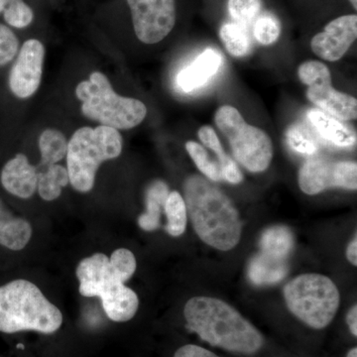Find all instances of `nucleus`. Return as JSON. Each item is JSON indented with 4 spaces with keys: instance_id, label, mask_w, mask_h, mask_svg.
<instances>
[{
    "instance_id": "31",
    "label": "nucleus",
    "mask_w": 357,
    "mask_h": 357,
    "mask_svg": "<svg viewBox=\"0 0 357 357\" xmlns=\"http://www.w3.org/2000/svg\"><path fill=\"white\" fill-rule=\"evenodd\" d=\"M109 262L115 273L124 282L128 281L132 277L137 266L135 256L126 248L116 249L110 256Z\"/></svg>"
},
{
    "instance_id": "2",
    "label": "nucleus",
    "mask_w": 357,
    "mask_h": 357,
    "mask_svg": "<svg viewBox=\"0 0 357 357\" xmlns=\"http://www.w3.org/2000/svg\"><path fill=\"white\" fill-rule=\"evenodd\" d=\"M184 316L188 328L213 347L253 354L264 344L259 331L222 300L192 298L185 304Z\"/></svg>"
},
{
    "instance_id": "21",
    "label": "nucleus",
    "mask_w": 357,
    "mask_h": 357,
    "mask_svg": "<svg viewBox=\"0 0 357 357\" xmlns=\"http://www.w3.org/2000/svg\"><path fill=\"white\" fill-rule=\"evenodd\" d=\"M198 134L199 140L203 142L204 146L208 147L213 153H215L220 160L218 164L222 170V178L234 185L243 182V175L241 169L238 168L234 160L230 158L229 155L225 154L222 143L218 139L217 133L213 128L208 126H203L199 128Z\"/></svg>"
},
{
    "instance_id": "24",
    "label": "nucleus",
    "mask_w": 357,
    "mask_h": 357,
    "mask_svg": "<svg viewBox=\"0 0 357 357\" xmlns=\"http://www.w3.org/2000/svg\"><path fill=\"white\" fill-rule=\"evenodd\" d=\"M164 213L167 217L165 229L171 236H182L187 227V206L185 199L180 192L174 191L169 192L167 198Z\"/></svg>"
},
{
    "instance_id": "33",
    "label": "nucleus",
    "mask_w": 357,
    "mask_h": 357,
    "mask_svg": "<svg viewBox=\"0 0 357 357\" xmlns=\"http://www.w3.org/2000/svg\"><path fill=\"white\" fill-rule=\"evenodd\" d=\"M174 357H220L199 345L187 344L178 349Z\"/></svg>"
},
{
    "instance_id": "7",
    "label": "nucleus",
    "mask_w": 357,
    "mask_h": 357,
    "mask_svg": "<svg viewBox=\"0 0 357 357\" xmlns=\"http://www.w3.org/2000/svg\"><path fill=\"white\" fill-rule=\"evenodd\" d=\"M284 298L289 311L316 330L332 323L340 301L337 285L321 274L296 277L284 288Z\"/></svg>"
},
{
    "instance_id": "3",
    "label": "nucleus",
    "mask_w": 357,
    "mask_h": 357,
    "mask_svg": "<svg viewBox=\"0 0 357 357\" xmlns=\"http://www.w3.org/2000/svg\"><path fill=\"white\" fill-rule=\"evenodd\" d=\"M62 324V312L31 282L18 279L0 287V332L35 331L48 335Z\"/></svg>"
},
{
    "instance_id": "5",
    "label": "nucleus",
    "mask_w": 357,
    "mask_h": 357,
    "mask_svg": "<svg viewBox=\"0 0 357 357\" xmlns=\"http://www.w3.org/2000/svg\"><path fill=\"white\" fill-rule=\"evenodd\" d=\"M79 294L84 297H100L103 310L112 321L124 323L135 316L139 307L137 295L112 267L102 253L84 258L76 270Z\"/></svg>"
},
{
    "instance_id": "17",
    "label": "nucleus",
    "mask_w": 357,
    "mask_h": 357,
    "mask_svg": "<svg viewBox=\"0 0 357 357\" xmlns=\"http://www.w3.org/2000/svg\"><path fill=\"white\" fill-rule=\"evenodd\" d=\"M310 121L319 133L338 147H351L356 143V134L338 119L321 110L312 109L307 114Z\"/></svg>"
},
{
    "instance_id": "8",
    "label": "nucleus",
    "mask_w": 357,
    "mask_h": 357,
    "mask_svg": "<svg viewBox=\"0 0 357 357\" xmlns=\"http://www.w3.org/2000/svg\"><path fill=\"white\" fill-rule=\"evenodd\" d=\"M215 124L229 141L234 158L248 171L267 170L273 158V144L262 129L249 126L231 105H222L215 115Z\"/></svg>"
},
{
    "instance_id": "26",
    "label": "nucleus",
    "mask_w": 357,
    "mask_h": 357,
    "mask_svg": "<svg viewBox=\"0 0 357 357\" xmlns=\"http://www.w3.org/2000/svg\"><path fill=\"white\" fill-rule=\"evenodd\" d=\"M185 149L199 170L206 176V178L213 182L222 180L220 164L211 159L208 151L201 144L195 141H188L185 143Z\"/></svg>"
},
{
    "instance_id": "9",
    "label": "nucleus",
    "mask_w": 357,
    "mask_h": 357,
    "mask_svg": "<svg viewBox=\"0 0 357 357\" xmlns=\"http://www.w3.org/2000/svg\"><path fill=\"white\" fill-rule=\"evenodd\" d=\"M298 76L307 86V98L310 102L340 121L356 119V98L333 88L328 66L319 61H307L298 68Z\"/></svg>"
},
{
    "instance_id": "30",
    "label": "nucleus",
    "mask_w": 357,
    "mask_h": 357,
    "mask_svg": "<svg viewBox=\"0 0 357 357\" xmlns=\"http://www.w3.org/2000/svg\"><path fill=\"white\" fill-rule=\"evenodd\" d=\"M3 13L6 22L18 29L28 27L34 20V13L31 7L23 0H10Z\"/></svg>"
},
{
    "instance_id": "22",
    "label": "nucleus",
    "mask_w": 357,
    "mask_h": 357,
    "mask_svg": "<svg viewBox=\"0 0 357 357\" xmlns=\"http://www.w3.org/2000/svg\"><path fill=\"white\" fill-rule=\"evenodd\" d=\"M293 245L292 232L285 227H270L265 230L260 241L261 252L277 259L286 260Z\"/></svg>"
},
{
    "instance_id": "27",
    "label": "nucleus",
    "mask_w": 357,
    "mask_h": 357,
    "mask_svg": "<svg viewBox=\"0 0 357 357\" xmlns=\"http://www.w3.org/2000/svg\"><path fill=\"white\" fill-rule=\"evenodd\" d=\"M287 142L289 146L301 154L314 155L318 152L319 144L311 133L301 124H295L288 129Z\"/></svg>"
},
{
    "instance_id": "16",
    "label": "nucleus",
    "mask_w": 357,
    "mask_h": 357,
    "mask_svg": "<svg viewBox=\"0 0 357 357\" xmlns=\"http://www.w3.org/2000/svg\"><path fill=\"white\" fill-rule=\"evenodd\" d=\"M31 236L30 223L14 217L0 202V245L13 251L22 250L29 243Z\"/></svg>"
},
{
    "instance_id": "32",
    "label": "nucleus",
    "mask_w": 357,
    "mask_h": 357,
    "mask_svg": "<svg viewBox=\"0 0 357 357\" xmlns=\"http://www.w3.org/2000/svg\"><path fill=\"white\" fill-rule=\"evenodd\" d=\"M20 47L17 37L7 26L0 23V66L10 63Z\"/></svg>"
},
{
    "instance_id": "10",
    "label": "nucleus",
    "mask_w": 357,
    "mask_h": 357,
    "mask_svg": "<svg viewBox=\"0 0 357 357\" xmlns=\"http://www.w3.org/2000/svg\"><path fill=\"white\" fill-rule=\"evenodd\" d=\"M134 32L142 43L153 45L165 39L176 24V0H126Z\"/></svg>"
},
{
    "instance_id": "1",
    "label": "nucleus",
    "mask_w": 357,
    "mask_h": 357,
    "mask_svg": "<svg viewBox=\"0 0 357 357\" xmlns=\"http://www.w3.org/2000/svg\"><path fill=\"white\" fill-rule=\"evenodd\" d=\"M185 203L192 227L204 243L220 251L236 248L243 223L229 197L202 176H191L184 185Z\"/></svg>"
},
{
    "instance_id": "18",
    "label": "nucleus",
    "mask_w": 357,
    "mask_h": 357,
    "mask_svg": "<svg viewBox=\"0 0 357 357\" xmlns=\"http://www.w3.org/2000/svg\"><path fill=\"white\" fill-rule=\"evenodd\" d=\"M287 273L288 264L285 259H277L262 252L256 255L249 264V279L255 285L278 283Z\"/></svg>"
},
{
    "instance_id": "14",
    "label": "nucleus",
    "mask_w": 357,
    "mask_h": 357,
    "mask_svg": "<svg viewBox=\"0 0 357 357\" xmlns=\"http://www.w3.org/2000/svg\"><path fill=\"white\" fill-rule=\"evenodd\" d=\"M0 181L7 192L21 199L31 198L37 191L36 167L23 154H17L3 167Z\"/></svg>"
},
{
    "instance_id": "35",
    "label": "nucleus",
    "mask_w": 357,
    "mask_h": 357,
    "mask_svg": "<svg viewBox=\"0 0 357 357\" xmlns=\"http://www.w3.org/2000/svg\"><path fill=\"white\" fill-rule=\"evenodd\" d=\"M347 257L352 265H357V239L356 236L352 239L351 243L349 244L347 249Z\"/></svg>"
},
{
    "instance_id": "4",
    "label": "nucleus",
    "mask_w": 357,
    "mask_h": 357,
    "mask_svg": "<svg viewBox=\"0 0 357 357\" xmlns=\"http://www.w3.org/2000/svg\"><path fill=\"white\" fill-rule=\"evenodd\" d=\"M122 146L117 129L105 126L77 129L68 142L67 170L72 187L79 192L91 191L100 164L117 158Z\"/></svg>"
},
{
    "instance_id": "6",
    "label": "nucleus",
    "mask_w": 357,
    "mask_h": 357,
    "mask_svg": "<svg viewBox=\"0 0 357 357\" xmlns=\"http://www.w3.org/2000/svg\"><path fill=\"white\" fill-rule=\"evenodd\" d=\"M76 95L83 102L84 116L117 130L135 128L146 117L144 103L117 95L109 79L100 72H93L88 81L77 84Z\"/></svg>"
},
{
    "instance_id": "13",
    "label": "nucleus",
    "mask_w": 357,
    "mask_h": 357,
    "mask_svg": "<svg viewBox=\"0 0 357 357\" xmlns=\"http://www.w3.org/2000/svg\"><path fill=\"white\" fill-rule=\"evenodd\" d=\"M357 37V16L344 15L331 21L323 32L312 37L311 48L318 57L328 62L340 60Z\"/></svg>"
},
{
    "instance_id": "38",
    "label": "nucleus",
    "mask_w": 357,
    "mask_h": 357,
    "mask_svg": "<svg viewBox=\"0 0 357 357\" xmlns=\"http://www.w3.org/2000/svg\"><path fill=\"white\" fill-rule=\"evenodd\" d=\"M349 2H351V6H354V8L357 9V0H349Z\"/></svg>"
},
{
    "instance_id": "37",
    "label": "nucleus",
    "mask_w": 357,
    "mask_h": 357,
    "mask_svg": "<svg viewBox=\"0 0 357 357\" xmlns=\"http://www.w3.org/2000/svg\"><path fill=\"white\" fill-rule=\"evenodd\" d=\"M347 357H357V349L356 347H354V349H351L347 354Z\"/></svg>"
},
{
    "instance_id": "36",
    "label": "nucleus",
    "mask_w": 357,
    "mask_h": 357,
    "mask_svg": "<svg viewBox=\"0 0 357 357\" xmlns=\"http://www.w3.org/2000/svg\"><path fill=\"white\" fill-rule=\"evenodd\" d=\"M10 0H0V13L6 10V6H8Z\"/></svg>"
},
{
    "instance_id": "28",
    "label": "nucleus",
    "mask_w": 357,
    "mask_h": 357,
    "mask_svg": "<svg viewBox=\"0 0 357 357\" xmlns=\"http://www.w3.org/2000/svg\"><path fill=\"white\" fill-rule=\"evenodd\" d=\"M227 8L237 24L248 27L259 14L261 0H229Z\"/></svg>"
},
{
    "instance_id": "11",
    "label": "nucleus",
    "mask_w": 357,
    "mask_h": 357,
    "mask_svg": "<svg viewBox=\"0 0 357 357\" xmlns=\"http://www.w3.org/2000/svg\"><path fill=\"white\" fill-rule=\"evenodd\" d=\"M300 189L314 196L333 187L357 189L356 162H333L325 158H310L300 169Z\"/></svg>"
},
{
    "instance_id": "20",
    "label": "nucleus",
    "mask_w": 357,
    "mask_h": 357,
    "mask_svg": "<svg viewBox=\"0 0 357 357\" xmlns=\"http://www.w3.org/2000/svg\"><path fill=\"white\" fill-rule=\"evenodd\" d=\"M169 188L163 181H155L148 187L146 191V211L138 218L140 229L146 231H153L159 229L160 218L164 211Z\"/></svg>"
},
{
    "instance_id": "34",
    "label": "nucleus",
    "mask_w": 357,
    "mask_h": 357,
    "mask_svg": "<svg viewBox=\"0 0 357 357\" xmlns=\"http://www.w3.org/2000/svg\"><path fill=\"white\" fill-rule=\"evenodd\" d=\"M347 325L349 326V330L354 337H357V306L354 305V307L349 310V314L347 316Z\"/></svg>"
},
{
    "instance_id": "15",
    "label": "nucleus",
    "mask_w": 357,
    "mask_h": 357,
    "mask_svg": "<svg viewBox=\"0 0 357 357\" xmlns=\"http://www.w3.org/2000/svg\"><path fill=\"white\" fill-rule=\"evenodd\" d=\"M222 55L215 49H206L191 65L178 74V88L184 93H192L201 89L217 74L222 66Z\"/></svg>"
},
{
    "instance_id": "29",
    "label": "nucleus",
    "mask_w": 357,
    "mask_h": 357,
    "mask_svg": "<svg viewBox=\"0 0 357 357\" xmlns=\"http://www.w3.org/2000/svg\"><path fill=\"white\" fill-rule=\"evenodd\" d=\"M253 34L261 45L274 44L281 35L280 22L271 14H263L255 21Z\"/></svg>"
},
{
    "instance_id": "25",
    "label": "nucleus",
    "mask_w": 357,
    "mask_h": 357,
    "mask_svg": "<svg viewBox=\"0 0 357 357\" xmlns=\"http://www.w3.org/2000/svg\"><path fill=\"white\" fill-rule=\"evenodd\" d=\"M220 37L225 49L234 57L241 58L248 55L251 41L246 27L237 23H225L220 30Z\"/></svg>"
},
{
    "instance_id": "23",
    "label": "nucleus",
    "mask_w": 357,
    "mask_h": 357,
    "mask_svg": "<svg viewBox=\"0 0 357 357\" xmlns=\"http://www.w3.org/2000/svg\"><path fill=\"white\" fill-rule=\"evenodd\" d=\"M68 141L64 134L56 129H47L40 135L39 148L41 163L55 165L67 156Z\"/></svg>"
},
{
    "instance_id": "19",
    "label": "nucleus",
    "mask_w": 357,
    "mask_h": 357,
    "mask_svg": "<svg viewBox=\"0 0 357 357\" xmlns=\"http://www.w3.org/2000/svg\"><path fill=\"white\" fill-rule=\"evenodd\" d=\"M37 191L44 201H55L62 194L63 188L70 183L69 173L64 166L43 165L36 167Z\"/></svg>"
},
{
    "instance_id": "12",
    "label": "nucleus",
    "mask_w": 357,
    "mask_h": 357,
    "mask_svg": "<svg viewBox=\"0 0 357 357\" xmlns=\"http://www.w3.org/2000/svg\"><path fill=\"white\" fill-rule=\"evenodd\" d=\"M44 57V45L39 40L29 39L23 44L9 75V86L14 96L27 98L36 93L41 83Z\"/></svg>"
}]
</instances>
